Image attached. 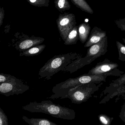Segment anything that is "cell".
Listing matches in <instances>:
<instances>
[{"mask_svg": "<svg viewBox=\"0 0 125 125\" xmlns=\"http://www.w3.org/2000/svg\"><path fill=\"white\" fill-rule=\"evenodd\" d=\"M8 119L2 108H0V125H8Z\"/></svg>", "mask_w": 125, "mask_h": 125, "instance_id": "44dd1931", "label": "cell"}, {"mask_svg": "<svg viewBox=\"0 0 125 125\" xmlns=\"http://www.w3.org/2000/svg\"><path fill=\"white\" fill-rule=\"evenodd\" d=\"M119 117L125 123V102L121 106Z\"/></svg>", "mask_w": 125, "mask_h": 125, "instance_id": "cb8c5ba5", "label": "cell"}, {"mask_svg": "<svg viewBox=\"0 0 125 125\" xmlns=\"http://www.w3.org/2000/svg\"><path fill=\"white\" fill-rule=\"evenodd\" d=\"M116 46L118 52V60L125 62V45L119 42H116Z\"/></svg>", "mask_w": 125, "mask_h": 125, "instance_id": "d6986e66", "label": "cell"}, {"mask_svg": "<svg viewBox=\"0 0 125 125\" xmlns=\"http://www.w3.org/2000/svg\"><path fill=\"white\" fill-rule=\"evenodd\" d=\"M31 5L37 7H48L50 0H26Z\"/></svg>", "mask_w": 125, "mask_h": 125, "instance_id": "ac0fdd59", "label": "cell"}, {"mask_svg": "<svg viewBox=\"0 0 125 125\" xmlns=\"http://www.w3.org/2000/svg\"><path fill=\"white\" fill-rule=\"evenodd\" d=\"M89 83L77 85L69 90L61 99L68 98L72 103L81 104L87 101L98 91L100 85Z\"/></svg>", "mask_w": 125, "mask_h": 125, "instance_id": "5b68a950", "label": "cell"}, {"mask_svg": "<svg viewBox=\"0 0 125 125\" xmlns=\"http://www.w3.org/2000/svg\"><path fill=\"white\" fill-rule=\"evenodd\" d=\"M56 23L61 37L64 42L69 33L76 26V17L73 14L70 13L60 14Z\"/></svg>", "mask_w": 125, "mask_h": 125, "instance_id": "30bf717a", "label": "cell"}, {"mask_svg": "<svg viewBox=\"0 0 125 125\" xmlns=\"http://www.w3.org/2000/svg\"><path fill=\"white\" fill-rule=\"evenodd\" d=\"M122 40H123V41L124 42V43L125 44V38H123L122 39Z\"/></svg>", "mask_w": 125, "mask_h": 125, "instance_id": "4316f807", "label": "cell"}, {"mask_svg": "<svg viewBox=\"0 0 125 125\" xmlns=\"http://www.w3.org/2000/svg\"><path fill=\"white\" fill-rule=\"evenodd\" d=\"M118 66L119 65L117 63L112 62L107 58H105L102 62L98 63L86 74H106L108 76L119 77L124 73V72L118 69Z\"/></svg>", "mask_w": 125, "mask_h": 125, "instance_id": "ba28073f", "label": "cell"}, {"mask_svg": "<svg viewBox=\"0 0 125 125\" xmlns=\"http://www.w3.org/2000/svg\"><path fill=\"white\" fill-rule=\"evenodd\" d=\"M115 22L118 28L122 31L125 32V18L115 20Z\"/></svg>", "mask_w": 125, "mask_h": 125, "instance_id": "603a6c76", "label": "cell"}, {"mask_svg": "<svg viewBox=\"0 0 125 125\" xmlns=\"http://www.w3.org/2000/svg\"><path fill=\"white\" fill-rule=\"evenodd\" d=\"M14 76L3 73L0 74V84L9 82Z\"/></svg>", "mask_w": 125, "mask_h": 125, "instance_id": "7402d4cb", "label": "cell"}, {"mask_svg": "<svg viewBox=\"0 0 125 125\" xmlns=\"http://www.w3.org/2000/svg\"><path fill=\"white\" fill-rule=\"evenodd\" d=\"M22 118L24 121L30 125H58L57 124L46 118H29L25 116H22Z\"/></svg>", "mask_w": 125, "mask_h": 125, "instance_id": "5bb4252c", "label": "cell"}, {"mask_svg": "<svg viewBox=\"0 0 125 125\" xmlns=\"http://www.w3.org/2000/svg\"><path fill=\"white\" fill-rule=\"evenodd\" d=\"M79 39L78 32V26L76 25L69 32L67 38L64 41V44L66 45H73L77 43Z\"/></svg>", "mask_w": 125, "mask_h": 125, "instance_id": "9a60e30c", "label": "cell"}, {"mask_svg": "<svg viewBox=\"0 0 125 125\" xmlns=\"http://www.w3.org/2000/svg\"><path fill=\"white\" fill-rule=\"evenodd\" d=\"M106 36V33L105 31L97 27H94L91 31L84 47H90L100 42Z\"/></svg>", "mask_w": 125, "mask_h": 125, "instance_id": "8fae6325", "label": "cell"}, {"mask_svg": "<svg viewBox=\"0 0 125 125\" xmlns=\"http://www.w3.org/2000/svg\"><path fill=\"white\" fill-rule=\"evenodd\" d=\"M81 57L82 55L76 52L55 55L40 69L39 75L41 79L44 78L49 80L59 72H64L69 64Z\"/></svg>", "mask_w": 125, "mask_h": 125, "instance_id": "7a4b0ae2", "label": "cell"}, {"mask_svg": "<svg viewBox=\"0 0 125 125\" xmlns=\"http://www.w3.org/2000/svg\"><path fill=\"white\" fill-rule=\"evenodd\" d=\"M72 3L83 11L93 14L94 11L85 0H71Z\"/></svg>", "mask_w": 125, "mask_h": 125, "instance_id": "2e32d148", "label": "cell"}, {"mask_svg": "<svg viewBox=\"0 0 125 125\" xmlns=\"http://www.w3.org/2000/svg\"><path fill=\"white\" fill-rule=\"evenodd\" d=\"M46 47L45 44H39L32 47L27 50L21 52L20 53V56L33 57L39 55L43 52Z\"/></svg>", "mask_w": 125, "mask_h": 125, "instance_id": "4fadbf2b", "label": "cell"}, {"mask_svg": "<svg viewBox=\"0 0 125 125\" xmlns=\"http://www.w3.org/2000/svg\"><path fill=\"white\" fill-rule=\"evenodd\" d=\"M5 17V11L3 7L0 8V27L3 24V19Z\"/></svg>", "mask_w": 125, "mask_h": 125, "instance_id": "d4e9b609", "label": "cell"}, {"mask_svg": "<svg viewBox=\"0 0 125 125\" xmlns=\"http://www.w3.org/2000/svg\"><path fill=\"white\" fill-rule=\"evenodd\" d=\"M100 123L102 125H110L113 120V117H110L104 114H101L98 116Z\"/></svg>", "mask_w": 125, "mask_h": 125, "instance_id": "ffe728a7", "label": "cell"}, {"mask_svg": "<svg viewBox=\"0 0 125 125\" xmlns=\"http://www.w3.org/2000/svg\"><path fill=\"white\" fill-rule=\"evenodd\" d=\"M107 75L106 74L87 75L86 74L74 78H69L67 80L57 84L53 87L52 91L54 94L50 97L51 99H56L62 97L72 88L81 84L94 83L99 84L106 82Z\"/></svg>", "mask_w": 125, "mask_h": 125, "instance_id": "3957f363", "label": "cell"}, {"mask_svg": "<svg viewBox=\"0 0 125 125\" xmlns=\"http://www.w3.org/2000/svg\"><path fill=\"white\" fill-rule=\"evenodd\" d=\"M104 95L99 102V104L107 103L110 100L115 98V102L120 98H125V73L121 74L119 78L113 80L108 86L105 87L102 93Z\"/></svg>", "mask_w": 125, "mask_h": 125, "instance_id": "8992f818", "label": "cell"}, {"mask_svg": "<svg viewBox=\"0 0 125 125\" xmlns=\"http://www.w3.org/2000/svg\"><path fill=\"white\" fill-rule=\"evenodd\" d=\"M91 27L89 24L83 22L78 26V32L80 41L84 43L88 39L90 33Z\"/></svg>", "mask_w": 125, "mask_h": 125, "instance_id": "7c38bea8", "label": "cell"}, {"mask_svg": "<svg viewBox=\"0 0 125 125\" xmlns=\"http://www.w3.org/2000/svg\"><path fill=\"white\" fill-rule=\"evenodd\" d=\"M55 8L60 12H63L71 9V5L68 0H54Z\"/></svg>", "mask_w": 125, "mask_h": 125, "instance_id": "e0dca14e", "label": "cell"}, {"mask_svg": "<svg viewBox=\"0 0 125 125\" xmlns=\"http://www.w3.org/2000/svg\"><path fill=\"white\" fill-rule=\"evenodd\" d=\"M44 38L35 36H29L23 33L16 32L11 40V46L20 52L32 47L41 44Z\"/></svg>", "mask_w": 125, "mask_h": 125, "instance_id": "52a82bcc", "label": "cell"}, {"mask_svg": "<svg viewBox=\"0 0 125 125\" xmlns=\"http://www.w3.org/2000/svg\"><path fill=\"white\" fill-rule=\"evenodd\" d=\"M10 25H8L5 27V30H4V32H5V33H7L9 32L10 31Z\"/></svg>", "mask_w": 125, "mask_h": 125, "instance_id": "484cf974", "label": "cell"}, {"mask_svg": "<svg viewBox=\"0 0 125 125\" xmlns=\"http://www.w3.org/2000/svg\"><path fill=\"white\" fill-rule=\"evenodd\" d=\"M0 84V93L6 96L22 94L30 89L29 86L15 76L9 82Z\"/></svg>", "mask_w": 125, "mask_h": 125, "instance_id": "9c48e42d", "label": "cell"}, {"mask_svg": "<svg viewBox=\"0 0 125 125\" xmlns=\"http://www.w3.org/2000/svg\"><path fill=\"white\" fill-rule=\"evenodd\" d=\"M22 108L30 112L45 113L64 120H73L76 117V113L73 110L55 104L50 100H44L39 102H32Z\"/></svg>", "mask_w": 125, "mask_h": 125, "instance_id": "6da1fadb", "label": "cell"}, {"mask_svg": "<svg viewBox=\"0 0 125 125\" xmlns=\"http://www.w3.org/2000/svg\"><path fill=\"white\" fill-rule=\"evenodd\" d=\"M107 38L106 36L99 42L90 46L84 57H81L74 61L66 67L64 72L72 73L90 64L96 58L104 55L107 52Z\"/></svg>", "mask_w": 125, "mask_h": 125, "instance_id": "277c9868", "label": "cell"}]
</instances>
